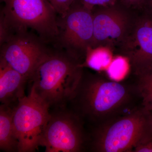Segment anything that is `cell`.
<instances>
[{"mask_svg": "<svg viewBox=\"0 0 152 152\" xmlns=\"http://www.w3.org/2000/svg\"><path fill=\"white\" fill-rule=\"evenodd\" d=\"M14 107L0 106V150L3 151L19 152V142L13 124Z\"/></svg>", "mask_w": 152, "mask_h": 152, "instance_id": "12", "label": "cell"}, {"mask_svg": "<svg viewBox=\"0 0 152 152\" xmlns=\"http://www.w3.org/2000/svg\"><path fill=\"white\" fill-rule=\"evenodd\" d=\"M40 146L46 152H81L87 148L88 133L85 123L67 107L53 109Z\"/></svg>", "mask_w": 152, "mask_h": 152, "instance_id": "6", "label": "cell"}, {"mask_svg": "<svg viewBox=\"0 0 152 152\" xmlns=\"http://www.w3.org/2000/svg\"><path fill=\"white\" fill-rule=\"evenodd\" d=\"M136 88L141 101V107L147 113L152 112V67L134 75Z\"/></svg>", "mask_w": 152, "mask_h": 152, "instance_id": "13", "label": "cell"}, {"mask_svg": "<svg viewBox=\"0 0 152 152\" xmlns=\"http://www.w3.org/2000/svg\"><path fill=\"white\" fill-rule=\"evenodd\" d=\"M134 152H152V140L140 145L134 150Z\"/></svg>", "mask_w": 152, "mask_h": 152, "instance_id": "18", "label": "cell"}, {"mask_svg": "<svg viewBox=\"0 0 152 152\" xmlns=\"http://www.w3.org/2000/svg\"><path fill=\"white\" fill-rule=\"evenodd\" d=\"M31 31L16 32L1 44L0 58L29 80L35 69L51 50Z\"/></svg>", "mask_w": 152, "mask_h": 152, "instance_id": "9", "label": "cell"}, {"mask_svg": "<svg viewBox=\"0 0 152 152\" xmlns=\"http://www.w3.org/2000/svg\"><path fill=\"white\" fill-rule=\"evenodd\" d=\"M123 5L138 12H140L145 0H118Z\"/></svg>", "mask_w": 152, "mask_h": 152, "instance_id": "16", "label": "cell"}, {"mask_svg": "<svg viewBox=\"0 0 152 152\" xmlns=\"http://www.w3.org/2000/svg\"><path fill=\"white\" fill-rule=\"evenodd\" d=\"M57 25L58 34L53 47L66 52L82 64L88 49L92 46V10L80 0H76L64 15H58Z\"/></svg>", "mask_w": 152, "mask_h": 152, "instance_id": "5", "label": "cell"}, {"mask_svg": "<svg viewBox=\"0 0 152 152\" xmlns=\"http://www.w3.org/2000/svg\"><path fill=\"white\" fill-rule=\"evenodd\" d=\"M28 80L0 58V102L2 104L14 107L25 96Z\"/></svg>", "mask_w": 152, "mask_h": 152, "instance_id": "11", "label": "cell"}, {"mask_svg": "<svg viewBox=\"0 0 152 152\" xmlns=\"http://www.w3.org/2000/svg\"><path fill=\"white\" fill-rule=\"evenodd\" d=\"M140 99L134 83L109 80L84 69L69 104L91 127L132 111Z\"/></svg>", "mask_w": 152, "mask_h": 152, "instance_id": "1", "label": "cell"}, {"mask_svg": "<svg viewBox=\"0 0 152 152\" xmlns=\"http://www.w3.org/2000/svg\"><path fill=\"white\" fill-rule=\"evenodd\" d=\"M148 123L149 129L150 133L152 136V115L151 113H150L149 116Z\"/></svg>", "mask_w": 152, "mask_h": 152, "instance_id": "19", "label": "cell"}, {"mask_svg": "<svg viewBox=\"0 0 152 152\" xmlns=\"http://www.w3.org/2000/svg\"><path fill=\"white\" fill-rule=\"evenodd\" d=\"M115 53L127 60L134 75L152 67V18L140 12L129 34Z\"/></svg>", "mask_w": 152, "mask_h": 152, "instance_id": "10", "label": "cell"}, {"mask_svg": "<svg viewBox=\"0 0 152 152\" xmlns=\"http://www.w3.org/2000/svg\"><path fill=\"white\" fill-rule=\"evenodd\" d=\"M62 50L53 47L30 76V89L50 109L67 107L84 68Z\"/></svg>", "mask_w": 152, "mask_h": 152, "instance_id": "2", "label": "cell"}, {"mask_svg": "<svg viewBox=\"0 0 152 152\" xmlns=\"http://www.w3.org/2000/svg\"><path fill=\"white\" fill-rule=\"evenodd\" d=\"M0 41L23 31H34L47 44L53 45L58 34V15L48 0H2Z\"/></svg>", "mask_w": 152, "mask_h": 152, "instance_id": "4", "label": "cell"}, {"mask_svg": "<svg viewBox=\"0 0 152 152\" xmlns=\"http://www.w3.org/2000/svg\"><path fill=\"white\" fill-rule=\"evenodd\" d=\"M84 5L89 10H93L97 6L113 5L117 2L118 0H80Z\"/></svg>", "mask_w": 152, "mask_h": 152, "instance_id": "15", "label": "cell"}, {"mask_svg": "<svg viewBox=\"0 0 152 152\" xmlns=\"http://www.w3.org/2000/svg\"><path fill=\"white\" fill-rule=\"evenodd\" d=\"M49 106L31 91L13 108V124L19 142V152H34L40 146L41 138L50 118Z\"/></svg>", "mask_w": 152, "mask_h": 152, "instance_id": "8", "label": "cell"}, {"mask_svg": "<svg viewBox=\"0 0 152 152\" xmlns=\"http://www.w3.org/2000/svg\"><path fill=\"white\" fill-rule=\"evenodd\" d=\"M140 13L152 18V0H145Z\"/></svg>", "mask_w": 152, "mask_h": 152, "instance_id": "17", "label": "cell"}, {"mask_svg": "<svg viewBox=\"0 0 152 152\" xmlns=\"http://www.w3.org/2000/svg\"><path fill=\"white\" fill-rule=\"evenodd\" d=\"M150 114L138 107L91 127L87 148L94 152H134L140 145L152 140L148 123Z\"/></svg>", "mask_w": 152, "mask_h": 152, "instance_id": "3", "label": "cell"}, {"mask_svg": "<svg viewBox=\"0 0 152 152\" xmlns=\"http://www.w3.org/2000/svg\"><path fill=\"white\" fill-rule=\"evenodd\" d=\"M92 13L94 35L91 48L107 47L114 53L132 31L140 13L118 1L113 5L95 7Z\"/></svg>", "mask_w": 152, "mask_h": 152, "instance_id": "7", "label": "cell"}, {"mask_svg": "<svg viewBox=\"0 0 152 152\" xmlns=\"http://www.w3.org/2000/svg\"><path fill=\"white\" fill-rule=\"evenodd\" d=\"M54 9L57 15H64L76 0H48Z\"/></svg>", "mask_w": 152, "mask_h": 152, "instance_id": "14", "label": "cell"}]
</instances>
